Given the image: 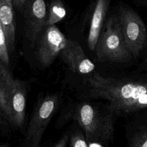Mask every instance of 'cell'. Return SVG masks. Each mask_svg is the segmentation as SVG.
Listing matches in <instances>:
<instances>
[{
    "label": "cell",
    "instance_id": "1",
    "mask_svg": "<svg viewBox=\"0 0 147 147\" xmlns=\"http://www.w3.org/2000/svg\"><path fill=\"white\" fill-rule=\"evenodd\" d=\"M89 96L106 100L111 114H127L147 107V81L105 77L95 72L86 78Z\"/></svg>",
    "mask_w": 147,
    "mask_h": 147
},
{
    "label": "cell",
    "instance_id": "2",
    "mask_svg": "<svg viewBox=\"0 0 147 147\" xmlns=\"http://www.w3.org/2000/svg\"><path fill=\"white\" fill-rule=\"evenodd\" d=\"M85 132L88 147L107 146L114 131L113 114H102L87 103L79 105L72 115Z\"/></svg>",
    "mask_w": 147,
    "mask_h": 147
},
{
    "label": "cell",
    "instance_id": "3",
    "mask_svg": "<svg viewBox=\"0 0 147 147\" xmlns=\"http://www.w3.org/2000/svg\"><path fill=\"white\" fill-rule=\"evenodd\" d=\"M98 39L95 52L99 62L123 63L132 57L122 33L117 15H112L106 21Z\"/></svg>",
    "mask_w": 147,
    "mask_h": 147
},
{
    "label": "cell",
    "instance_id": "4",
    "mask_svg": "<svg viewBox=\"0 0 147 147\" xmlns=\"http://www.w3.org/2000/svg\"><path fill=\"white\" fill-rule=\"evenodd\" d=\"M59 103L60 98L57 94L38 96L25 129L22 146L37 147L40 145L43 134Z\"/></svg>",
    "mask_w": 147,
    "mask_h": 147
},
{
    "label": "cell",
    "instance_id": "5",
    "mask_svg": "<svg viewBox=\"0 0 147 147\" xmlns=\"http://www.w3.org/2000/svg\"><path fill=\"white\" fill-rule=\"evenodd\" d=\"M117 16L125 44L136 59L146 45L145 25L138 14L128 7L121 6Z\"/></svg>",
    "mask_w": 147,
    "mask_h": 147
},
{
    "label": "cell",
    "instance_id": "6",
    "mask_svg": "<svg viewBox=\"0 0 147 147\" xmlns=\"http://www.w3.org/2000/svg\"><path fill=\"white\" fill-rule=\"evenodd\" d=\"M67 40L55 24L44 28L33 48L37 59L43 68H48L53 63L65 47Z\"/></svg>",
    "mask_w": 147,
    "mask_h": 147
},
{
    "label": "cell",
    "instance_id": "7",
    "mask_svg": "<svg viewBox=\"0 0 147 147\" xmlns=\"http://www.w3.org/2000/svg\"><path fill=\"white\" fill-rule=\"evenodd\" d=\"M25 37L33 48L38 36L47 26L48 17L44 0H26L23 10Z\"/></svg>",
    "mask_w": 147,
    "mask_h": 147
},
{
    "label": "cell",
    "instance_id": "8",
    "mask_svg": "<svg viewBox=\"0 0 147 147\" xmlns=\"http://www.w3.org/2000/svg\"><path fill=\"white\" fill-rule=\"evenodd\" d=\"M59 56L61 60L75 73L86 74L92 72L95 64L85 54L79 43L73 40L67 39L65 47Z\"/></svg>",
    "mask_w": 147,
    "mask_h": 147
},
{
    "label": "cell",
    "instance_id": "9",
    "mask_svg": "<svg viewBox=\"0 0 147 147\" xmlns=\"http://www.w3.org/2000/svg\"><path fill=\"white\" fill-rule=\"evenodd\" d=\"M28 82L13 78L9 96L13 115L12 126L25 133V111L28 94Z\"/></svg>",
    "mask_w": 147,
    "mask_h": 147
},
{
    "label": "cell",
    "instance_id": "10",
    "mask_svg": "<svg viewBox=\"0 0 147 147\" xmlns=\"http://www.w3.org/2000/svg\"><path fill=\"white\" fill-rule=\"evenodd\" d=\"M0 22L11 55L15 51L16 21L13 0H0Z\"/></svg>",
    "mask_w": 147,
    "mask_h": 147
},
{
    "label": "cell",
    "instance_id": "11",
    "mask_svg": "<svg viewBox=\"0 0 147 147\" xmlns=\"http://www.w3.org/2000/svg\"><path fill=\"white\" fill-rule=\"evenodd\" d=\"M110 0H96L87 38L90 51L94 52L98 39L103 26Z\"/></svg>",
    "mask_w": 147,
    "mask_h": 147
},
{
    "label": "cell",
    "instance_id": "12",
    "mask_svg": "<svg viewBox=\"0 0 147 147\" xmlns=\"http://www.w3.org/2000/svg\"><path fill=\"white\" fill-rule=\"evenodd\" d=\"M13 75L10 68L0 64V109L6 122L12 126L13 115L9 96Z\"/></svg>",
    "mask_w": 147,
    "mask_h": 147
},
{
    "label": "cell",
    "instance_id": "13",
    "mask_svg": "<svg viewBox=\"0 0 147 147\" xmlns=\"http://www.w3.org/2000/svg\"><path fill=\"white\" fill-rule=\"evenodd\" d=\"M66 15L65 9L60 0H53L49 6L46 26L51 25L61 21Z\"/></svg>",
    "mask_w": 147,
    "mask_h": 147
},
{
    "label": "cell",
    "instance_id": "14",
    "mask_svg": "<svg viewBox=\"0 0 147 147\" xmlns=\"http://www.w3.org/2000/svg\"><path fill=\"white\" fill-rule=\"evenodd\" d=\"M130 146L131 147H147V125L137 127L131 138Z\"/></svg>",
    "mask_w": 147,
    "mask_h": 147
},
{
    "label": "cell",
    "instance_id": "15",
    "mask_svg": "<svg viewBox=\"0 0 147 147\" xmlns=\"http://www.w3.org/2000/svg\"><path fill=\"white\" fill-rule=\"evenodd\" d=\"M10 55L7 46L5 35L0 22V64L7 68L10 67Z\"/></svg>",
    "mask_w": 147,
    "mask_h": 147
},
{
    "label": "cell",
    "instance_id": "16",
    "mask_svg": "<svg viewBox=\"0 0 147 147\" xmlns=\"http://www.w3.org/2000/svg\"><path fill=\"white\" fill-rule=\"evenodd\" d=\"M69 145L72 147H88L85 135L79 130L71 135Z\"/></svg>",
    "mask_w": 147,
    "mask_h": 147
},
{
    "label": "cell",
    "instance_id": "17",
    "mask_svg": "<svg viewBox=\"0 0 147 147\" xmlns=\"http://www.w3.org/2000/svg\"><path fill=\"white\" fill-rule=\"evenodd\" d=\"M69 142V136L64 134L58 141H57L52 146L53 147H65Z\"/></svg>",
    "mask_w": 147,
    "mask_h": 147
},
{
    "label": "cell",
    "instance_id": "18",
    "mask_svg": "<svg viewBox=\"0 0 147 147\" xmlns=\"http://www.w3.org/2000/svg\"><path fill=\"white\" fill-rule=\"evenodd\" d=\"M8 126L9 124L5 121L3 115L2 113V111L0 109V131H2L3 134H6L8 131Z\"/></svg>",
    "mask_w": 147,
    "mask_h": 147
},
{
    "label": "cell",
    "instance_id": "19",
    "mask_svg": "<svg viewBox=\"0 0 147 147\" xmlns=\"http://www.w3.org/2000/svg\"><path fill=\"white\" fill-rule=\"evenodd\" d=\"M26 0H13L14 8L21 12L23 11Z\"/></svg>",
    "mask_w": 147,
    "mask_h": 147
},
{
    "label": "cell",
    "instance_id": "20",
    "mask_svg": "<svg viewBox=\"0 0 147 147\" xmlns=\"http://www.w3.org/2000/svg\"><path fill=\"white\" fill-rule=\"evenodd\" d=\"M9 146V145H7V144H4V143H3V142H0V147H4V146Z\"/></svg>",
    "mask_w": 147,
    "mask_h": 147
},
{
    "label": "cell",
    "instance_id": "21",
    "mask_svg": "<svg viewBox=\"0 0 147 147\" xmlns=\"http://www.w3.org/2000/svg\"><path fill=\"white\" fill-rule=\"evenodd\" d=\"M146 62L147 63V52H146Z\"/></svg>",
    "mask_w": 147,
    "mask_h": 147
}]
</instances>
